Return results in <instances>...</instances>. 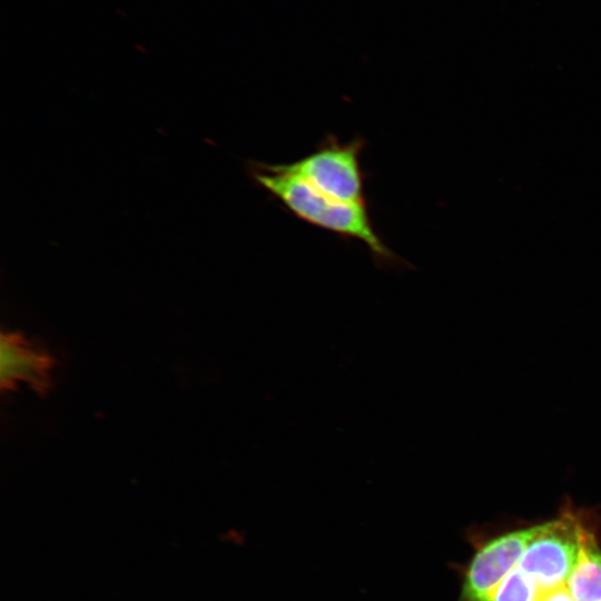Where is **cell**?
Segmentation results:
<instances>
[{
	"mask_svg": "<svg viewBox=\"0 0 601 601\" xmlns=\"http://www.w3.org/2000/svg\"><path fill=\"white\" fill-rule=\"evenodd\" d=\"M253 183L297 219L341 238L364 243L381 268L402 269L410 264L396 255L376 230L367 204L332 199L270 164L247 161Z\"/></svg>",
	"mask_w": 601,
	"mask_h": 601,
	"instance_id": "cell-1",
	"label": "cell"
},
{
	"mask_svg": "<svg viewBox=\"0 0 601 601\" xmlns=\"http://www.w3.org/2000/svg\"><path fill=\"white\" fill-rule=\"evenodd\" d=\"M364 148L365 140L362 137L343 142L328 135L306 156L292 162L270 166L298 178L332 199L365 205V174L361 162Z\"/></svg>",
	"mask_w": 601,
	"mask_h": 601,
	"instance_id": "cell-2",
	"label": "cell"
},
{
	"mask_svg": "<svg viewBox=\"0 0 601 601\" xmlns=\"http://www.w3.org/2000/svg\"><path fill=\"white\" fill-rule=\"evenodd\" d=\"M582 524L568 511L559 519L542 523L539 533L528 543L516 565L536 589L566 584L578 559Z\"/></svg>",
	"mask_w": 601,
	"mask_h": 601,
	"instance_id": "cell-3",
	"label": "cell"
},
{
	"mask_svg": "<svg viewBox=\"0 0 601 601\" xmlns=\"http://www.w3.org/2000/svg\"><path fill=\"white\" fill-rule=\"evenodd\" d=\"M541 526L505 533L479 549L464 572L459 601H491Z\"/></svg>",
	"mask_w": 601,
	"mask_h": 601,
	"instance_id": "cell-4",
	"label": "cell"
},
{
	"mask_svg": "<svg viewBox=\"0 0 601 601\" xmlns=\"http://www.w3.org/2000/svg\"><path fill=\"white\" fill-rule=\"evenodd\" d=\"M50 359L22 336L2 333L0 342V381L2 390L20 385L42 388L48 380Z\"/></svg>",
	"mask_w": 601,
	"mask_h": 601,
	"instance_id": "cell-5",
	"label": "cell"
},
{
	"mask_svg": "<svg viewBox=\"0 0 601 601\" xmlns=\"http://www.w3.org/2000/svg\"><path fill=\"white\" fill-rule=\"evenodd\" d=\"M574 601H601V549L584 524L574 568L566 581Z\"/></svg>",
	"mask_w": 601,
	"mask_h": 601,
	"instance_id": "cell-6",
	"label": "cell"
},
{
	"mask_svg": "<svg viewBox=\"0 0 601 601\" xmlns=\"http://www.w3.org/2000/svg\"><path fill=\"white\" fill-rule=\"evenodd\" d=\"M534 582L515 565L497 587L491 601H534Z\"/></svg>",
	"mask_w": 601,
	"mask_h": 601,
	"instance_id": "cell-7",
	"label": "cell"
},
{
	"mask_svg": "<svg viewBox=\"0 0 601 601\" xmlns=\"http://www.w3.org/2000/svg\"><path fill=\"white\" fill-rule=\"evenodd\" d=\"M534 601H574L566 584L552 589H536Z\"/></svg>",
	"mask_w": 601,
	"mask_h": 601,
	"instance_id": "cell-8",
	"label": "cell"
}]
</instances>
